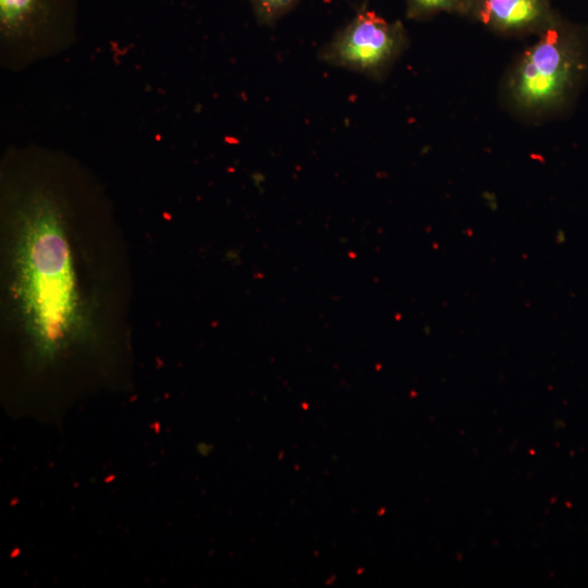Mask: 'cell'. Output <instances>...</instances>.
I'll return each mask as SVG.
<instances>
[{
  "mask_svg": "<svg viewBox=\"0 0 588 588\" xmlns=\"http://www.w3.org/2000/svg\"><path fill=\"white\" fill-rule=\"evenodd\" d=\"M15 248L20 303L26 316L27 358L37 370L53 367L79 342L77 293L58 201L35 191L19 204Z\"/></svg>",
  "mask_w": 588,
  "mask_h": 588,
  "instance_id": "cell-1",
  "label": "cell"
},
{
  "mask_svg": "<svg viewBox=\"0 0 588 588\" xmlns=\"http://www.w3.org/2000/svg\"><path fill=\"white\" fill-rule=\"evenodd\" d=\"M588 68V27L559 16L539 34L509 75L513 105L528 113L563 108L583 83Z\"/></svg>",
  "mask_w": 588,
  "mask_h": 588,
  "instance_id": "cell-2",
  "label": "cell"
},
{
  "mask_svg": "<svg viewBox=\"0 0 588 588\" xmlns=\"http://www.w3.org/2000/svg\"><path fill=\"white\" fill-rule=\"evenodd\" d=\"M407 44V34L400 21L389 22L363 9L321 48L319 59L329 65L381 79Z\"/></svg>",
  "mask_w": 588,
  "mask_h": 588,
  "instance_id": "cell-3",
  "label": "cell"
},
{
  "mask_svg": "<svg viewBox=\"0 0 588 588\" xmlns=\"http://www.w3.org/2000/svg\"><path fill=\"white\" fill-rule=\"evenodd\" d=\"M467 15L505 35H539L560 16L549 0H477Z\"/></svg>",
  "mask_w": 588,
  "mask_h": 588,
  "instance_id": "cell-4",
  "label": "cell"
},
{
  "mask_svg": "<svg viewBox=\"0 0 588 588\" xmlns=\"http://www.w3.org/2000/svg\"><path fill=\"white\" fill-rule=\"evenodd\" d=\"M63 12L64 0H0L2 39L35 44L57 26Z\"/></svg>",
  "mask_w": 588,
  "mask_h": 588,
  "instance_id": "cell-5",
  "label": "cell"
},
{
  "mask_svg": "<svg viewBox=\"0 0 588 588\" xmlns=\"http://www.w3.org/2000/svg\"><path fill=\"white\" fill-rule=\"evenodd\" d=\"M460 13V0H406V16L425 21L439 13Z\"/></svg>",
  "mask_w": 588,
  "mask_h": 588,
  "instance_id": "cell-6",
  "label": "cell"
},
{
  "mask_svg": "<svg viewBox=\"0 0 588 588\" xmlns=\"http://www.w3.org/2000/svg\"><path fill=\"white\" fill-rule=\"evenodd\" d=\"M301 0H249L257 21L262 25H273L289 13Z\"/></svg>",
  "mask_w": 588,
  "mask_h": 588,
  "instance_id": "cell-7",
  "label": "cell"
},
{
  "mask_svg": "<svg viewBox=\"0 0 588 588\" xmlns=\"http://www.w3.org/2000/svg\"><path fill=\"white\" fill-rule=\"evenodd\" d=\"M477 0H460V13L468 14Z\"/></svg>",
  "mask_w": 588,
  "mask_h": 588,
  "instance_id": "cell-8",
  "label": "cell"
}]
</instances>
